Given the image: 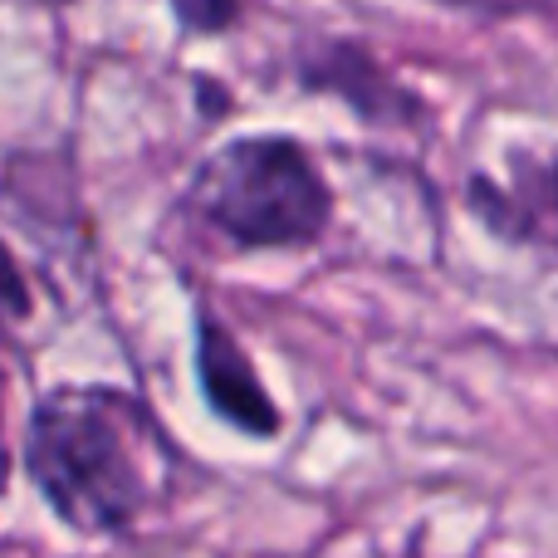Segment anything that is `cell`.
<instances>
[{
	"label": "cell",
	"instance_id": "obj_2",
	"mask_svg": "<svg viewBox=\"0 0 558 558\" xmlns=\"http://www.w3.org/2000/svg\"><path fill=\"white\" fill-rule=\"evenodd\" d=\"M192 206L241 251L314 245L328 226V186L314 157L289 137H235L202 162Z\"/></svg>",
	"mask_w": 558,
	"mask_h": 558
},
{
	"label": "cell",
	"instance_id": "obj_6",
	"mask_svg": "<svg viewBox=\"0 0 558 558\" xmlns=\"http://www.w3.org/2000/svg\"><path fill=\"white\" fill-rule=\"evenodd\" d=\"M10 481V446H5V373H0V490Z\"/></svg>",
	"mask_w": 558,
	"mask_h": 558
},
{
	"label": "cell",
	"instance_id": "obj_3",
	"mask_svg": "<svg viewBox=\"0 0 558 558\" xmlns=\"http://www.w3.org/2000/svg\"><path fill=\"white\" fill-rule=\"evenodd\" d=\"M196 377H202V397L221 422H231L245 436H275L279 432V407L265 392L255 363L235 333L221 318L202 314L196 318Z\"/></svg>",
	"mask_w": 558,
	"mask_h": 558
},
{
	"label": "cell",
	"instance_id": "obj_5",
	"mask_svg": "<svg viewBox=\"0 0 558 558\" xmlns=\"http://www.w3.org/2000/svg\"><path fill=\"white\" fill-rule=\"evenodd\" d=\"M29 308H35L29 279H25V270H20L15 251L0 241V318H5V324H20V318H29Z\"/></svg>",
	"mask_w": 558,
	"mask_h": 558
},
{
	"label": "cell",
	"instance_id": "obj_4",
	"mask_svg": "<svg viewBox=\"0 0 558 558\" xmlns=\"http://www.w3.org/2000/svg\"><path fill=\"white\" fill-rule=\"evenodd\" d=\"M186 35H226L241 20V0H167Z\"/></svg>",
	"mask_w": 558,
	"mask_h": 558
},
{
	"label": "cell",
	"instance_id": "obj_1",
	"mask_svg": "<svg viewBox=\"0 0 558 558\" xmlns=\"http://www.w3.org/2000/svg\"><path fill=\"white\" fill-rule=\"evenodd\" d=\"M25 471L69 530L133 534L162 500L172 451L137 397L59 387L29 412Z\"/></svg>",
	"mask_w": 558,
	"mask_h": 558
}]
</instances>
